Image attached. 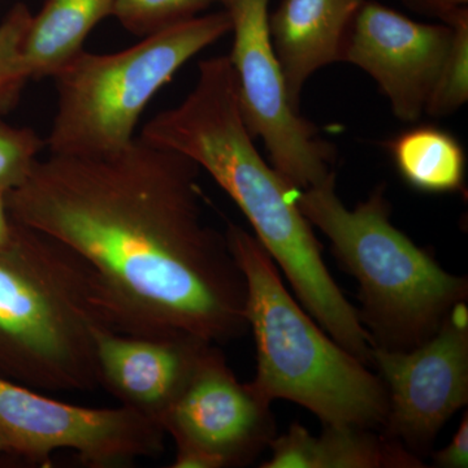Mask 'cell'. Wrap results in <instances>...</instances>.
Returning <instances> with one entry per match:
<instances>
[{"label": "cell", "instance_id": "6da1fadb", "mask_svg": "<svg viewBox=\"0 0 468 468\" xmlns=\"http://www.w3.org/2000/svg\"><path fill=\"white\" fill-rule=\"evenodd\" d=\"M199 175L141 137L106 155L51 154L7 193L8 214L85 261L120 334L220 346L248 334L246 282L206 218Z\"/></svg>", "mask_w": 468, "mask_h": 468}, {"label": "cell", "instance_id": "7a4b0ae2", "mask_svg": "<svg viewBox=\"0 0 468 468\" xmlns=\"http://www.w3.org/2000/svg\"><path fill=\"white\" fill-rule=\"evenodd\" d=\"M140 137L205 169L241 209L302 307L345 350L371 360V338L323 261L322 245L295 201L298 190L268 165L243 122L228 55L202 60L192 91L154 116Z\"/></svg>", "mask_w": 468, "mask_h": 468}, {"label": "cell", "instance_id": "3957f363", "mask_svg": "<svg viewBox=\"0 0 468 468\" xmlns=\"http://www.w3.org/2000/svg\"><path fill=\"white\" fill-rule=\"evenodd\" d=\"M106 328L116 331L94 271L58 239L14 223L0 246V377L39 392H95Z\"/></svg>", "mask_w": 468, "mask_h": 468}, {"label": "cell", "instance_id": "277c9868", "mask_svg": "<svg viewBox=\"0 0 468 468\" xmlns=\"http://www.w3.org/2000/svg\"><path fill=\"white\" fill-rule=\"evenodd\" d=\"M227 239L246 282V318L257 347L250 387L264 401L285 399L324 426L383 427V380L340 346L292 297L275 261L254 234L227 224Z\"/></svg>", "mask_w": 468, "mask_h": 468}, {"label": "cell", "instance_id": "5b68a950", "mask_svg": "<svg viewBox=\"0 0 468 468\" xmlns=\"http://www.w3.org/2000/svg\"><path fill=\"white\" fill-rule=\"evenodd\" d=\"M302 214L331 241L340 266L359 285L360 323L372 349H415L439 331L458 304L466 303V277L443 270L433 255L390 220L384 185L346 208L335 193V176L298 190Z\"/></svg>", "mask_w": 468, "mask_h": 468}, {"label": "cell", "instance_id": "8992f818", "mask_svg": "<svg viewBox=\"0 0 468 468\" xmlns=\"http://www.w3.org/2000/svg\"><path fill=\"white\" fill-rule=\"evenodd\" d=\"M230 29L228 12H215L150 34L125 50L80 52L52 77L58 100L46 140L50 154L98 156L124 149L153 98Z\"/></svg>", "mask_w": 468, "mask_h": 468}, {"label": "cell", "instance_id": "52a82bcc", "mask_svg": "<svg viewBox=\"0 0 468 468\" xmlns=\"http://www.w3.org/2000/svg\"><path fill=\"white\" fill-rule=\"evenodd\" d=\"M223 5L233 33L228 58L249 133L261 138L271 165L295 190L325 183L335 176V147L292 104L271 42L270 0H224Z\"/></svg>", "mask_w": 468, "mask_h": 468}, {"label": "cell", "instance_id": "ba28073f", "mask_svg": "<svg viewBox=\"0 0 468 468\" xmlns=\"http://www.w3.org/2000/svg\"><path fill=\"white\" fill-rule=\"evenodd\" d=\"M0 435L11 454L46 464L69 451L92 468L128 467L165 452V431L124 408H84L0 377Z\"/></svg>", "mask_w": 468, "mask_h": 468}, {"label": "cell", "instance_id": "9c48e42d", "mask_svg": "<svg viewBox=\"0 0 468 468\" xmlns=\"http://www.w3.org/2000/svg\"><path fill=\"white\" fill-rule=\"evenodd\" d=\"M174 440V468L248 466L276 437L271 403L241 383L218 345L199 363L163 419Z\"/></svg>", "mask_w": 468, "mask_h": 468}, {"label": "cell", "instance_id": "30bf717a", "mask_svg": "<svg viewBox=\"0 0 468 468\" xmlns=\"http://www.w3.org/2000/svg\"><path fill=\"white\" fill-rule=\"evenodd\" d=\"M371 363L388 394L384 435L426 457L440 430L468 402L467 304H458L415 349L374 347Z\"/></svg>", "mask_w": 468, "mask_h": 468}, {"label": "cell", "instance_id": "8fae6325", "mask_svg": "<svg viewBox=\"0 0 468 468\" xmlns=\"http://www.w3.org/2000/svg\"><path fill=\"white\" fill-rule=\"evenodd\" d=\"M449 24L419 23L396 9L366 0L345 39L341 63L360 68L374 79L394 116L415 122L451 48Z\"/></svg>", "mask_w": 468, "mask_h": 468}, {"label": "cell", "instance_id": "7c38bea8", "mask_svg": "<svg viewBox=\"0 0 468 468\" xmlns=\"http://www.w3.org/2000/svg\"><path fill=\"white\" fill-rule=\"evenodd\" d=\"M214 345L193 335L146 338L101 329L97 335L101 388L120 405L162 428L168 410Z\"/></svg>", "mask_w": 468, "mask_h": 468}, {"label": "cell", "instance_id": "4fadbf2b", "mask_svg": "<svg viewBox=\"0 0 468 468\" xmlns=\"http://www.w3.org/2000/svg\"><path fill=\"white\" fill-rule=\"evenodd\" d=\"M366 0H280L268 15L271 42L292 106L311 77L341 61L345 39Z\"/></svg>", "mask_w": 468, "mask_h": 468}, {"label": "cell", "instance_id": "5bb4252c", "mask_svg": "<svg viewBox=\"0 0 468 468\" xmlns=\"http://www.w3.org/2000/svg\"><path fill=\"white\" fill-rule=\"evenodd\" d=\"M268 449L271 457L261 464L263 468L426 467L401 442L369 428L324 426L316 437L294 423L285 435L276 436Z\"/></svg>", "mask_w": 468, "mask_h": 468}, {"label": "cell", "instance_id": "9a60e30c", "mask_svg": "<svg viewBox=\"0 0 468 468\" xmlns=\"http://www.w3.org/2000/svg\"><path fill=\"white\" fill-rule=\"evenodd\" d=\"M115 0H45L24 41L30 80L52 79L82 50L89 34L112 14Z\"/></svg>", "mask_w": 468, "mask_h": 468}, {"label": "cell", "instance_id": "2e32d148", "mask_svg": "<svg viewBox=\"0 0 468 468\" xmlns=\"http://www.w3.org/2000/svg\"><path fill=\"white\" fill-rule=\"evenodd\" d=\"M388 150L406 184L418 192H461L466 154L460 141L435 125H419L388 141Z\"/></svg>", "mask_w": 468, "mask_h": 468}, {"label": "cell", "instance_id": "e0dca14e", "mask_svg": "<svg viewBox=\"0 0 468 468\" xmlns=\"http://www.w3.org/2000/svg\"><path fill=\"white\" fill-rule=\"evenodd\" d=\"M442 23L452 27L451 48L424 112L436 119L457 112L468 101V7L452 12Z\"/></svg>", "mask_w": 468, "mask_h": 468}, {"label": "cell", "instance_id": "ac0fdd59", "mask_svg": "<svg viewBox=\"0 0 468 468\" xmlns=\"http://www.w3.org/2000/svg\"><path fill=\"white\" fill-rule=\"evenodd\" d=\"M32 16L26 3L20 2L0 23V116L16 107L30 80L23 50Z\"/></svg>", "mask_w": 468, "mask_h": 468}, {"label": "cell", "instance_id": "d6986e66", "mask_svg": "<svg viewBox=\"0 0 468 468\" xmlns=\"http://www.w3.org/2000/svg\"><path fill=\"white\" fill-rule=\"evenodd\" d=\"M224 0H115L111 16L133 36H150L199 16L214 3Z\"/></svg>", "mask_w": 468, "mask_h": 468}, {"label": "cell", "instance_id": "ffe728a7", "mask_svg": "<svg viewBox=\"0 0 468 468\" xmlns=\"http://www.w3.org/2000/svg\"><path fill=\"white\" fill-rule=\"evenodd\" d=\"M0 116V190L8 193L16 189L45 149L46 140L27 126L8 124Z\"/></svg>", "mask_w": 468, "mask_h": 468}, {"label": "cell", "instance_id": "44dd1931", "mask_svg": "<svg viewBox=\"0 0 468 468\" xmlns=\"http://www.w3.org/2000/svg\"><path fill=\"white\" fill-rule=\"evenodd\" d=\"M433 466L439 468L468 467V414L464 412L460 427L448 446L436 452L432 458Z\"/></svg>", "mask_w": 468, "mask_h": 468}, {"label": "cell", "instance_id": "7402d4cb", "mask_svg": "<svg viewBox=\"0 0 468 468\" xmlns=\"http://www.w3.org/2000/svg\"><path fill=\"white\" fill-rule=\"evenodd\" d=\"M401 2L410 11L423 16L437 18L439 21H442L458 9L468 7V0H401Z\"/></svg>", "mask_w": 468, "mask_h": 468}, {"label": "cell", "instance_id": "603a6c76", "mask_svg": "<svg viewBox=\"0 0 468 468\" xmlns=\"http://www.w3.org/2000/svg\"><path fill=\"white\" fill-rule=\"evenodd\" d=\"M12 232H14V221L8 214L7 193L0 190V246H5L11 239Z\"/></svg>", "mask_w": 468, "mask_h": 468}, {"label": "cell", "instance_id": "cb8c5ba5", "mask_svg": "<svg viewBox=\"0 0 468 468\" xmlns=\"http://www.w3.org/2000/svg\"><path fill=\"white\" fill-rule=\"evenodd\" d=\"M5 452H9L8 446L2 435H0V454H5Z\"/></svg>", "mask_w": 468, "mask_h": 468}]
</instances>
